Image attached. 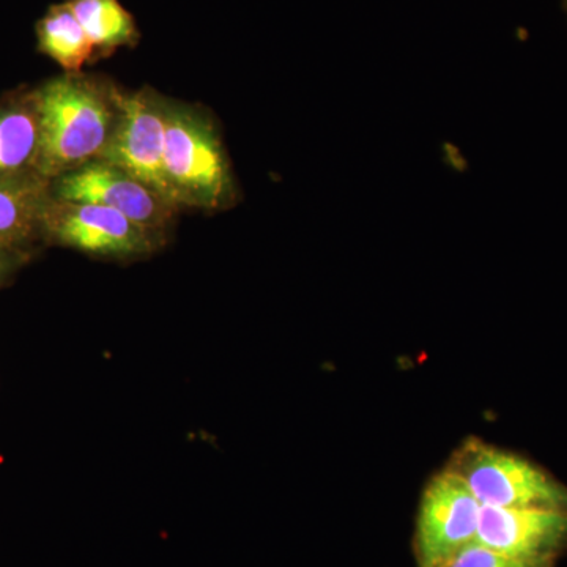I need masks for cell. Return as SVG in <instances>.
<instances>
[{
  "instance_id": "5",
  "label": "cell",
  "mask_w": 567,
  "mask_h": 567,
  "mask_svg": "<svg viewBox=\"0 0 567 567\" xmlns=\"http://www.w3.org/2000/svg\"><path fill=\"white\" fill-rule=\"evenodd\" d=\"M51 196L70 203L102 205L167 235L182 213L140 178L104 159H93L54 178Z\"/></svg>"
},
{
  "instance_id": "6",
  "label": "cell",
  "mask_w": 567,
  "mask_h": 567,
  "mask_svg": "<svg viewBox=\"0 0 567 567\" xmlns=\"http://www.w3.org/2000/svg\"><path fill=\"white\" fill-rule=\"evenodd\" d=\"M483 506L450 470L432 477L421 496L415 532L417 567H436L477 543Z\"/></svg>"
},
{
  "instance_id": "2",
  "label": "cell",
  "mask_w": 567,
  "mask_h": 567,
  "mask_svg": "<svg viewBox=\"0 0 567 567\" xmlns=\"http://www.w3.org/2000/svg\"><path fill=\"white\" fill-rule=\"evenodd\" d=\"M164 174L178 210L226 212L240 203L221 130L200 104L167 99Z\"/></svg>"
},
{
  "instance_id": "8",
  "label": "cell",
  "mask_w": 567,
  "mask_h": 567,
  "mask_svg": "<svg viewBox=\"0 0 567 567\" xmlns=\"http://www.w3.org/2000/svg\"><path fill=\"white\" fill-rule=\"evenodd\" d=\"M477 543L509 557L555 561L567 546V511L483 506Z\"/></svg>"
},
{
  "instance_id": "10",
  "label": "cell",
  "mask_w": 567,
  "mask_h": 567,
  "mask_svg": "<svg viewBox=\"0 0 567 567\" xmlns=\"http://www.w3.org/2000/svg\"><path fill=\"white\" fill-rule=\"evenodd\" d=\"M40 144L35 91L0 106V177L39 174Z\"/></svg>"
},
{
  "instance_id": "3",
  "label": "cell",
  "mask_w": 567,
  "mask_h": 567,
  "mask_svg": "<svg viewBox=\"0 0 567 567\" xmlns=\"http://www.w3.org/2000/svg\"><path fill=\"white\" fill-rule=\"evenodd\" d=\"M481 506L567 511V487L528 458L481 439H466L445 466Z\"/></svg>"
},
{
  "instance_id": "7",
  "label": "cell",
  "mask_w": 567,
  "mask_h": 567,
  "mask_svg": "<svg viewBox=\"0 0 567 567\" xmlns=\"http://www.w3.org/2000/svg\"><path fill=\"white\" fill-rule=\"evenodd\" d=\"M166 103L167 96L153 87L121 89L117 128L100 159L122 167L173 204L164 174Z\"/></svg>"
},
{
  "instance_id": "13",
  "label": "cell",
  "mask_w": 567,
  "mask_h": 567,
  "mask_svg": "<svg viewBox=\"0 0 567 567\" xmlns=\"http://www.w3.org/2000/svg\"><path fill=\"white\" fill-rule=\"evenodd\" d=\"M436 567H554V561L509 557L475 543Z\"/></svg>"
},
{
  "instance_id": "14",
  "label": "cell",
  "mask_w": 567,
  "mask_h": 567,
  "mask_svg": "<svg viewBox=\"0 0 567 567\" xmlns=\"http://www.w3.org/2000/svg\"><path fill=\"white\" fill-rule=\"evenodd\" d=\"M563 10H565L567 17V0H561Z\"/></svg>"
},
{
  "instance_id": "1",
  "label": "cell",
  "mask_w": 567,
  "mask_h": 567,
  "mask_svg": "<svg viewBox=\"0 0 567 567\" xmlns=\"http://www.w3.org/2000/svg\"><path fill=\"white\" fill-rule=\"evenodd\" d=\"M121 89L110 78L84 71L63 73L35 89L41 177L52 182L102 158L117 128Z\"/></svg>"
},
{
  "instance_id": "12",
  "label": "cell",
  "mask_w": 567,
  "mask_h": 567,
  "mask_svg": "<svg viewBox=\"0 0 567 567\" xmlns=\"http://www.w3.org/2000/svg\"><path fill=\"white\" fill-rule=\"evenodd\" d=\"M69 3L92 41L95 61L122 48H136L140 44L137 22L121 0H69Z\"/></svg>"
},
{
  "instance_id": "9",
  "label": "cell",
  "mask_w": 567,
  "mask_h": 567,
  "mask_svg": "<svg viewBox=\"0 0 567 567\" xmlns=\"http://www.w3.org/2000/svg\"><path fill=\"white\" fill-rule=\"evenodd\" d=\"M51 182L40 174L0 177V248L21 249L43 238Z\"/></svg>"
},
{
  "instance_id": "4",
  "label": "cell",
  "mask_w": 567,
  "mask_h": 567,
  "mask_svg": "<svg viewBox=\"0 0 567 567\" xmlns=\"http://www.w3.org/2000/svg\"><path fill=\"white\" fill-rule=\"evenodd\" d=\"M43 238L93 259L130 264L162 251L171 235L134 223L102 205L70 203L51 196L44 212Z\"/></svg>"
},
{
  "instance_id": "11",
  "label": "cell",
  "mask_w": 567,
  "mask_h": 567,
  "mask_svg": "<svg viewBox=\"0 0 567 567\" xmlns=\"http://www.w3.org/2000/svg\"><path fill=\"white\" fill-rule=\"evenodd\" d=\"M41 54L58 63L63 73H80L95 62V50L81 22L74 17L69 0L54 3L35 25Z\"/></svg>"
}]
</instances>
